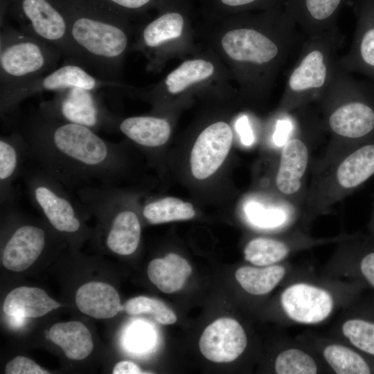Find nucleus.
<instances>
[{
	"label": "nucleus",
	"instance_id": "1",
	"mask_svg": "<svg viewBox=\"0 0 374 374\" xmlns=\"http://www.w3.org/2000/svg\"><path fill=\"white\" fill-rule=\"evenodd\" d=\"M7 128L24 136L29 161L73 193L86 186H114L123 170L118 145L83 125L46 116L37 109L26 114L19 110Z\"/></svg>",
	"mask_w": 374,
	"mask_h": 374
},
{
	"label": "nucleus",
	"instance_id": "2",
	"mask_svg": "<svg viewBox=\"0 0 374 374\" xmlns=\"http://www.w3.org/2000/svg\"><path fill=\"white\" fill-rule=\"evenodd\" d=\"M285 7L241 18L213 35L214 53L240 91L252 98L272 90L279 73L306 38Z\"/></svg>",
	"mask_w": 374,
	"mask_h": 374
},
{
	"label": "nucleus",
	"instance_id": "3",
	"mask_svg": "<svg viewBox=\"0 0 374 374\" xmlns=\"http://www.w3.org/2000/svg\"><path fill=\"white\" fill-rule=\"evenodd\" d=\"M65 15L71 40L87 67L100 78L118 81L131 47L127 19L96 0H55Z\"/></svg>",
	"mask_w": 374,
	"mask_h": 374
},
{
	"label": "nucleus",
	"instance_id": "4",
	"mask_svg": "<svg viewBox=\"0 0 374 374\" xmlns=\"http://www.w3.org/2000/svg\"><path fill=\"white\" fill-rule=\"evenodd\" d=\"M366 290L359 283L318 276L310 269L299 267L281 285L275 299L276 317L286 326L322 325Z\"/></svg>",
	"mask_w": 374,
	"mask_h": 374
},
{
	"label": "nucleus",
	"instance_id": "5",
	"mask_svg": "<svg viewBox=\"0 0 374 374\" xmlns=\"http://www.w3.org/2000/svg\"><path fill=\"white\" fill-rule=\"evenodd\" d=\"M333 144L324 163L374 137V89L342 71L316 102ZM328 153V154H329Z\"/></svg>",
	"mask_w": 374,
	"mask_h": 374
},
{
	"label": "nucleus",
	"instance_id": "6",
	"mask_svg": "<svg viewBox=\"0 0 374 374\" xmlns=\"http://www.w3.org/2000/svg\"><path fill=\"white\" fill-rule=\"evenodd\" d=\"M344 42L337 24L306 37L287 74L278 114L292 113L322 96L341 71L339 60Z\"/></svg>",
	"mask_w": 374,
	"mask_h": 374
},
{
	"label": "nucleus",
	"instance_id": "7",
	"mask_svg": "<svg viewBox=\"0 0 374 374\" xmlns=\"http://www.w3.org/2000/svg\"><path fill=\"white\" fill-rule=\"evenodd\" d=\"M326 164L317 171L301 206L306 226L374 175V137L340 153Z\"/></svg>",
	"mask_w": 374,
	"mask_h": 374
},
{
	"label": "nucleus",
	"instance_id": "8",
	"mask_svg": "<svg viewBox=\"0 0 374 374\" xmlns=\"http://www.w3.org/2000/svg\"><path fill=\"white\" fill-rule=\"evenodd\" d=\"M87 213L95 215L105 229V244L112 252L132 254L141 240L136 213L127 207L126 197L114 186H86L74 192Z\"/></svg>",
	"mask_w": 374,
	"mask_h": 374
},
{
	"label": "nucleus",
	"instance_id": "9",
	"mask_svg": "<svg viewBox=\"0 0 374 374\" xmlns=\"http://www.w3.org/2000/svg\"><path fill=\"white\" fill-rule=\"evenodd\" d=\"M0 87L33 79L57 69L59 49L12 26L0 25Z\"/></svg>",
	"mask_w": 374,
	"mask_h": 374
},
{
	"label": "nucleus",
	"instance_id": "10",
	"mask_svg": "<svg viewBox=\"0 0 374 374\" xmlns=\"http://www.w3.org/2000/svg\"><path fill=\"white\" fill-rule=\"evenodd\" d=\"M0 15L19 29L60 51L68 62L87 67L73 44L66 18L55 0H0Z\"/></svg>",
	"mask_w": 374,
	"mask_h": 374
},
{
	"label": "nucleus",
	"instance_id": "11",
	"mask_svg": "<svg viewBox=\"0 0 374 374\" xmlns=\"http://www.w3.org/2000/svg\"><path fill=\"white\" fill-rule=\"evenodd\" d=\"M125 89L132 87L89 73L82 66L68 62L45 75L0 87V115L4 126L17 114L24 100L39 93L57 92L68 88Z\"/></svg>",
	"mask_w": 374,
	"mask_h": 374
},
{
	"label": "nucleus",
	"instance_id": "12",
	"mask_svg": "<svg viewBox=\"0 0 374 374\" xmlns=\"http://www.w3.org/2000/svg\"><path fill=\"white\" fill-rule=\"evenodd\" d=\"M21 177L32 205L41 212L53 229L66 235L81 233V213L86 209L78 199H74L67 188L30 161Z\"/></svg>",
	"mask_w": 374,
	"mask_h": 374
},
{
	"label": "nucleus",
	"instance_id": "13",
	"mask_svg": "<svg viewBox=\"0 0 374 374\" xmlns=\"http://www.w3.org/2000/svg\"><path fill=\"white\" fill-rule=\"evenodd\" d=\"M98 91L68 88L42 101L37 110L46 116L83 125L96 132H116L118 118L105 105Z\"/></svg>",
	"mask_w": 374,
	"mask_h": 374
},
{
	"label": "nucleus",
	"instance_id": "14",
	"mask_svg": "<svg viewBox=\"0 0 374 374\" xmlns=\"http://www.w3.org/2000/svg\"><path fill=\"white\" fill-rule=\"evenodd\" d=\"M321 275L359 283L374 293V235L353 233L338 242Z\"/></svg>",
	"mask_w": 374,
	"mask_h": 374
},
{
	"label": "nucleus",
	"instance_id": "15",
	"mask_svg": "<svg viewBox=\"0 0 374 374\" xmlns=\"http://www.w3.org/2000/svg\"><path fill=\"white\" fill-rule=\"evenodd\" d=\"M189 31L181 14L168 12L148 22L139 31L132 47L145 57L148 70L159 71L170 49L186 42Z\"/></svg>",
	"mask_w": 374,
	"mask_h": 374
},
{
	"label": "nucleus",
	"instance_id": "16",
	"mask_svg": "<svg viewBox=\"0 0 374 374\" xmlns=\"http://www.w3.org/2000/svg\"><path fill=\"white\" fill-rule=\"evenodd\" d=\"M341 234L335 237L318 238L304 229L283 232L280 237H256L244 248L245 260L256 266H269L288 261L293 255L310 248L328 243H338L351 236Z\"/></svg>",
	"mask_w": 374,
	"mask_h": 374
},
{
	"label": "nucleus",
	"instance_id": "17",
	"mask_svg": "<svg viewBox=\"0 0 374 374\" xmlns=\"http://www.w3.org/2000/svg\"><path fill=\"white\" fill-rule=\"evenodd\" d=\"M366 291L338 314L328 335L374 359V293Z\"/></svg>",
	"mask_w": 374,
	"mask_h": 374
},
{
	"label": "nucleus",
	"instance_id": "18",
	"mask_svg": "<svg viewBox=\"0 0 374 374\" xmlns=\"http://www.w3.org/2000/svg\"><path fill=\"white\" fill-rule=\"evenodd\" d=\"M295 338L312 350L331 373L374 374V359L337 338L312 330L304 331Z\"/></svg>",
	"mask_w": 374,
	"mask_h": 374
},
{
	"label": "nucleus",
	"instance_id": "19",
	"mask_svg": "<svg viewBox=\"0 0 374 374\" xmlns=\"http://www.w3.org/2000/svg\"><path fill=\"white\" fill-rule=\"evenodd\" d=\"M357 24L350 49L339 66L347 73H359L374 84V0H355Z\"/></svg>",
	"mask_w": 374,
	"mask_h": 374
},
{
	"label": "nucleus",
	"instance_id": "20",
	"mask_svg": "<svg viewBox=\"0 0 374 374\" xmlns=\"http://www.w3.org/2000/svg\"><path fill=\"white\" fill-rule=\"evenodd\" d=\"M294 134V130L292 136L282 145L275 176V186L283 198L299 207L298 203L300 199L302 200L301 197L310 154L304 139Z\"/></svg>",
	"mask_w": 374,
	"mask_h": 374
},
{
	"label": "nucleus",
	"instance_id": "21",
	"mask_svg": "<svg viewBox=\"0 0 374 374\" xmlns=\"http://www.w3.org/2000/svg\"><path fill=\"white\" fill-rule=\"evenodd\" d=\"M233 133L225 121L207 126L197 136L190 154L193 175L198 179L209 177L221 166L232 145Z\"/></svg>",
	"mask_w": 374,
	"mask_h": 374
},
{
	"label": "nucleus",
	"instance_id": "22",
	"mask_svg": "<svg viewBox=\"0 0 374 374\" xmlns=\"http://www.w3.org/2000/svg\"><path fill=\"white\" fill-rule=\"evenodd\" d=\"M248 345L247 332L236 319H218L204 330L199 341L202 354L208 360L217 363L236 360Z\"/></svg>",
	"mask_w": 374,
	"mask_h": 374
},
{
	"label": "nucleus",
	"instance_id": "23",
	"mask_svg": "<svg viewBox=\"0 0 374 374\" xmlns=\"http://www.w3.org/2000/svg\"><path fill=\"white\" fill-rule=\"evenodd\" d=\"M8 236L2 251V264L8 270L22 271L42 255L48 242L46 230L41 226L19 221Z\"/></svg>",
	"mask_w": 374,
	"mask_h": 374
},
{
	"label": "nucleus",
	"instance_id": "24",
	"mask_svg": "<svg viewBox=\"0 0 374 374\" xmlns=\"http://www.w3.org/2000/svg\"><path fill=\"white\" fill-rule=\"evenodd\" d=\"M219 73L220 64L214 58L200 56L187 59L144 93L151 96L162 93L174 96L181 95L196 87L210 86Z\"/></svg>",
	"mask_w": 374,
	"mask_h": 374
},
{
	"label": "nucleus",
	"instance_id": "25",
	"mask_svg": "<svg viewBox=\"0 0 374 374\" xmlns=\"http://www.w3.org/2000/svg\"><path fill=\"white\" fill-rule=\"evenodd\" d=\"M29 161L28 145L18 131L0 136V205L17 202L14 182Z\"/></svg>",
	"mask_w": 374,
	"mask_h": 374
},
{
	"label": "nucleus",
	"instance_id": "26",
	"mask_svg": "<svg viewBox=\"0 0 374 374\" xmlns=\"http://www.w3.org/2000/svg\"><path fill=\"white\" fill-rule=\"evenodd\" d=\"M348 0H287V12L308 37L330 29Z\"/></svg>",
	"mask_w": 374,
	"mask_h": 374
},
{
	"label": "nucleus",
	"instance_id": "27",
	"mask_svg": "<svg viewBox=\"0 0 374 374\" xmlns=\"http://www.w3.org/2000/svg\"><path fill=\"white\" fill-rule=\"evenodd\" d=\"M299 267L288 261L269 266L244 265L235 272V278L247 293L253 296L271 294Z\"/></svg>",
	"mask_w": 374,
	"mask_h": 374
},
{
	"label": "nucleus",
	"instance_id": "28",
	"mask_svg": "<svg viewBox=\"0 0 374 374\" xmlns=\"http://www.w3.org/2000/svg\"><path fill=\"white\" fill-rule=\"evenodd\" d=\"M272 367L276 374L331 373L312 350L296 338L287 337L274 355Z\"/></svg>",
	"mask_w": 374,
	"mask_h": 374
},
{
	"label": "nucleus",
	"instance_id": "29",
	"mask_svg": "<svg viewBox=\"0 0 374 374\" xmlns=\"http://www.w3.org/2000/svg\"><path fill=\"white\" fill-rule=\"evenodd\" d=\"M75 303L80 312L96 319L112 318L123 310L116 289L103 282L81 285L75 293Z\"/></svg>",
	"mask_w": 374,
	"mask_h": 374
},
{
	"label": "nucleus",
	"instance_id": "30",
	"mask_svg": "<svg viewBox=\"0 0 374 374\" xmlns=\"http://www.w3.org/2000/svg\"><path fill=\"white\" fill-rule=\"evenodd\" d=\"M116 131L121 132L139 145L154 148L168 141L171 128L165 118L154 116H136L118 118Z\"/></svg>",
	"mask_w": 374,
	"mask_h": 374
},
{
	"label": "nucleus",
	"instance_id": "31",
	"mask_svg": "<svg viewBox=\"0 0 374 374\" xmlns=\"http://www.w3.org/2000/svg\"><path fill=\"white\" fill-rule=\"evenodd\" d=\"M61 305L38 287L22 286L10 292L3 302V312L15 318H35L46 314Z\"/></svg>",
	"mask_w": 374,
	"mask_h": 374
},
{
	"label": "nucleus",
	"instance_id": "32",
	"mask_svg": "<svg viewBox=\"0 0 374 374\" xmlns=\"http://www.w3.org/2000/svg\"><path fill=\"white\" fill-rule=\"evenodd\" d=\"M147 273L150 281L162 292L171 294L183 288L192 273L189 262L170 253L164 258L151 260Z\"/></svg>",
	"mask_w": 374,
	"mask_h": 374
},
{
	"label": "nucleus",
	"instance_id": "33",
	"mask_svg": "<svg viewBox=\"0 0 374 374\" xmlns=\"http://www.w3.org/2000/svg\"><path fill=\"white\" fill-rule=\"evenodd\" d=\"M48 337L62 349L70 359H83L93 350L91 333L80 321H67L53 325L48 331Z\"/></svg>",
	"mask_w": 374,
	"mask_h": 374
},
{
	"label": "nucleus",
	"instance_id": "34",
	"mask_svg": "<svg viewBox=\"0 0 374 374\" xmlns=\"http://www.w3.org/2000/svg\"><path fill=\"white\" fill-rule=\"evenodd\" d=\"M195 214L193 205L177 197H168L144 206L142 215L150 224L189 220Z\"/></svg>",
	"mask_w": 374,
	"mask_h": 374
},
{
	"label": "nucleus",
	"instance_id": "35",
	"mask_svg": "<svg viewBox=\"0 0 374 374\" xmlns=\"http://www.w3.org/2000/svg\"><path fill=\"white\" fill-rule=\"evenodd\" d=\"M123 310L130 315L147 314L154 321L162 325H171L177 320V315L163 301L145 296H139L127 301Z\"/></svg>",
	"mask_w": 374,
	"mask_h": 374
},
{
	"label": "nucleus",
	"instance_id": "36",
	"mask_svg": "<svg viewBox=\"0 0 374 374\" xmlns=\"http://www.w3.org/2000/svg\"><path fill=\"white\" fill-rule=\"evenodd\" d=\"M153 335L151 328L139 324L133 327L128 334V345L135 351L145 350L152 346Z\"/></svg>",
	"mask_w": 374,
	"mask_h": 374
},
{
	"label": "nucleus",
	"instance_id": "37",
	"mask_svg": "<svg viewBox=\"0 0 374 374\" xmlns=\"http://www.w3.org/2000/svg\"><path fill=\"white\" fill-rule=\"evenodd\" d=\"M6 374H48L33 360L23 356H17L10 360L6 366Z\"/></svg>",
	"mask_w": 374,
	"mask_h": 374
},
{
	"label": "nucleus",
	"instance_id": "38",
	"mask_svg": "<svg viewBox=\"0 0 374 374\" xmlns=\"http://www.w3.org/2000/svg\"><path fill=\"white\" fill-rule=\"evenodd\" d=\"M230 8L239 9L262 8L264 10L283 8L287 0H220Z\"/></svg>",
	"mask_w": 374,
	"mask_h": 374
},
{
	"label": "nucleus",
	"instance_id": "39",
	"mask_svg": "<svg viewBox=\"0 0 374 374\" xmlns=\"http://www.w3.org/2000/svg\"><path fill=\"white\" fill-rule=\"evenodd\" d=\"M235 130L243 144L246 145L252 144L253 142V134L246 116H242L237 120Z\"/></svg>",
	"mask_w": 374,
	"mask_h": 374
},
{
	"label": "nucleus",
	"instance_id": "40",
	"mask_svg": "<svg viewBox=\"0 0 374 374\" xmlns=\"http://www.w3.org/2000/svg\"><path fill=\"white\" fill-rule=\"evenodd\" d=\"M114 374H141L143 372L136 364L130 361H121L113 368Z\"/></svg>",
	"mask_w": 374,
	"mask_h": 374
},
{
	"label": "nucleus",
	"instance_id": "41",
	"mask_svg": "<svg viewBox=\"0 0 374 374\" xmlns=\"http://www.w3.org/2000/svg\"><path fill=\"white\" fill-rule=\"evenodd\" d=\"M368 228L369 230V233L371 234L374 235V205L373 208V211L371 213V219L368 224Z\"/></svg>",
	"mask_w": 374,
	"mask_h": 374
}]
</instances>
